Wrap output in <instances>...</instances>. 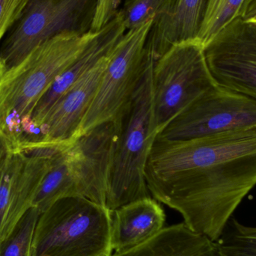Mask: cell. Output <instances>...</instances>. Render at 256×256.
Returning a JSON list of instances; mask_svg holds the SVG:
<instances>
[{
  "instance_id": "obj_1",
  "label": "cell",
  "mask_w": 256,
  "mask_h": 256,
  "mask_svg": "<svg viewBox=\"0 0 256 256\" xmlns=\"http://www.w3.org/2000/svg\"><path fill=\"white\" fill-rule=\"evenodd\" d=\"M146 178L154 200L218 242L256 186V128L178 141L155 138Z\"/></svg>"
},
{
  "instance_id": "obj_20",
  "label": "cell",
  "mask_w": 256,
  "mask_h": 256,
  "mask_svg": "<svg viewBox=\"0 0 256 256\" xmlns=\"http://www.w3.org/2000/svg\"><path fill=\"white\" fill-rule=\"evenodd\" d=\"M42 213L31 208L22 218L18 232L0 248V256H32L33 244Z\"/></svg>"
},
{
  "instance_id": "obj_7",
  "label": "cell",
  "mask_w": 256,
  "mask_h": 256,
  "mask_svg": "<svg viewBox=\"0 0 256 256\" xmlns=\"http://www.w3.org/2000/svg\"><path fill=\"white\" fill-rule=\"evenodd\" d=\"M97 0H31L0 49V74L60 33L91 32Z\"/></svg>"
},
{
  "instance_id": "obj_11",
  "label": "cell",
  "mask_w": 256,
  "mask_h": 256,
  "mask_svg": "<svg viewBox=\"0 0 256 256\" xmlns=\"http://www.w3.org/2000/svg\"><path fill=\"white\" fill-rule=\"evenodd\" d=\"M112 54L68 88L50 110L36 138L20 144L18 149H61L73 143Z\"/></svg>"
},
{
  "instance_id": "obj_17",
  "label": "cell",
  "mask_w": 256,
  "mask_h": 256,
  "mask_svg": "<svg viewBox=\"0 0 256 256\" xmlns=\"http://www.w3.org/2000/svg\"><path fill=\"white\" fill-rule=\"evenodd\" d=\"M78 196H80L78 179L66 147L54 155L50 167L34 196L32 208L42 214L58 200Z\"/></svg>"
},
{
  "instance_id": "obj_26",
  "label": "cell",
  "mask_w": 256,
  "mask_h": 256,
  "mask_svg": "<svg viewBox=\"0 0 256 256\" xmlns=\"http://www.w3.org/2000/svg\"><path fill=\"white\" fill-rule=\"evenodd\" d=\"M246 22H254V24H256V13L252 16V18H250V19L248 20Z\"/></svg>"
},
{
  "instance_id": "obj_22",
  "label": "cell",
  "mask_w": 256,
  "mask_h": 256,
  "mask_svg": "<svg viewBox=\"0 0 256 256\" xmlns=\"http://www.w3.org/2000/svg\"><path fill=\"white\" fill-rule=\"evenodd\" d=\"M31 0H0V40L18 22Z\"/></svg>"
},
{
  "instance_id": "obj_10",
  "label": "cell",
  "mask_w": 256,
  "mask_h": 256,
  "mask_svg": "<svg viewBox=\"0 0 256 256\" xmlns=\"http://www.w3.org/2000/svg\"><path fill=\"white\" fill-rule=\"evenodd\" d=\"M60 149L16 148L0 178V248L32 208L36 192Z\"/></svg>"
},
{
  "instance_id": "obj_3",
  "label": "cell",
  "mask_w": 256,
  "mask_h": 256,
  "mask_svg": "<svg viewBox=\"0 0 256 256\" xmlns=\"http://www.w3.org/2000/svg\"><path fill=\"white\" fill-rule=\"evenodd\" d=\"M154 64V60L149 63L132 100L114 122L117 137L106 202L110 210L150 197L146 168L156 136L152 99Z\"/></svg>"
},
{
  "instance_id": "obj_25",
  "label": "cell",
  "mask_w": 256,
  "mask_h": 256,
  "mask_svg": "<svg viewBox=\"0 0 256 256\" xmlns=\"http://www.w3.org/2000/svg\"><path fill=\"white\" fill-rule=\"evenodd\" d=\"M256 13V0H246L240 18L248 21Z\"/></svg>"
},
{
  "instance_id": "obj_9",
  "label": "cell",
  "mask_w": 256,
  "mask_h": 256,
  "mask_svg": "<svg viewBox=\"0 0 256 256\" xmlns=\"http://www.w3.org/2000/svg\"><path fill=\"white\" fill-rule=\"evenodd\" d=\"M218 85L256 99V24L237 18L204 48Z\"/></svg>"
},
{
  "instance_id": "obj_21",
  "label": "cell",
  "mask_w": 256,
  "mask_h": 256,
  "mask_svg": "<svg viewBox=\"0 0 256 256\" xmlns=\"http://www.w3.org/2000/svg\"><path fill=\"white\" fill-rule=\"evenodd\" d=\"M164 0H126L120 10L126 30L129 31L154 19Z\"/></svg>"
},
{
  "instance_id": "obj_4",
  "label": "cell",
  "mask_w": 256,
  "mask_h": 256,
  "mask_svg": "<svg viewBox=\"0 0 256 256\" xmlns=\"http://www.w3.org/2000/svg\"><path fill=\"white\" fill-rule=\"evenodd\" d=\"M111 212L80 196L58 200L40 216L32 256H110Z\"/></svg>"
},
{
  "instance_id": "obj_6",
  "label": "cell",
  "mask_w": 256,
  "mask_h": 256,
  "mask_svg": "<svg viewBox=\"0 0 256 256\" xmlns=\"http://www.w3.org/2000/svg\"><path fill=\"white\" fill-rule=\"evenodd\" d=\"M153 21L129 30L117 44L74 140L99 124L116 121L132 100L154 60L146 48Z\"/></svg>"
},
{
  "instance_id": "obj_23",
  "label": "cell",
  "mask_w": 256,
  "mask_h": 256,
  "mask_svg": "<svg viewBox=\"0 0 256 256\" xmlns=\"http://www.w3.org/2000/svg\"><path fill=\"white\" fill-rule=\"evenodd\" d=\"M122 0H97L91 32H97L109 24L118 13Z\"/></svg>"
},
{
  "instance_id": "obj_8",
  "label": "cell",
  "mask_w": 256,
  "mask_h": 256,
  "mask_svg": "<svg viewBox=\"0 0 256 256\" xmlns=\"http://www.w3.org/2000/svg\"><path fill=\"white\" fill-rule=\"evenodd\" d=\"M256 128V99L218 85L172 120L156 138L192 140Z\"/></svg>"
},
{
  "instance_id": "obj_24",
  "label": "cell",
  "mask_w": 256,
  "mask_h": 256,
  "mask_svg": "<svg viewBox=\"0 0 256 256\" xmlns=\"http://www.w3.org/2000/svg\"><path fill=\"white\" fill-rule=\"evenodd\" d=\"M16 147L6 132L0 128V178Z\"/></svg>"
},
{
  "instance_id": "obj_18",
  "label": "cell",
  "mask_w": 256,
  "mask_h": 256,
  "mask_svg": "<svg viewBox=\"0 0 256 256\" xmlns=\"http://www.w3.org/2000/svg\"><path fill=\"white\" fill-rule=\"evenodd\" d=\"M245 1L208 0L198 42L204 48L228 24L240 18Z\"/></svg>"
},
{
  "instance_id": "obj_12",
  "label": "cell",
  "mask_w": 256,
  "mask_h": 256,
  "mask_svg": "<svg viewBox=\"0 0 256 256\" xmlns=\"http://www.w3.org/2000/svg\"><path fill=\"white\" fill-rule=\"evenodd\" d=\"M117 130L114 122L99 124L68 146L80 194L106 207Z\"/></svg>"
},
{
  "instance_id": "obj_15",
  "label": "cell",
  "mask_w": 256,
  "mask_h": 256,
  "mask_svg": "<svg viewBox=\"0 0 256 256\" xmlns=\"http://www.w3.org/2000/svg\"><path fill=\"white\" fill-rule=\"evenodd\" d=\"M164 208L148 197L122 206L111 212L110 243L115 254L147 242L164 228Z\"/></svg>"
},
{
  "instance_id": "obj_13",
  "label": "cell",
  "mask_w": 256,
  "mask_h": 256,
  "mask_svg": "<svg viewBox=\"0 0 256 256\" xmlns=\"http://www.w3.org/2000/svg\"><path fill=\"white\" fill-rule=\"evenodd\" d=\"M120 10L90 42L78 60L62 73L38 102L30 117L26 132L39 130L50 110L78 80L112 54L126 33Z\"/></svg>"
},
{
  "instance_id": "obj_2",
  "label": "cell",
  "mask_w": 256,
  "mask_h": 256,
  "mask_svg": "<svg viewBox=\"0 0 256 256\" xmlns=\"http://www.w3.org/2000/svg\"><path fill=\"white\" fill-rule=\"evenodd\" d=\"M97 32L56 34L0 74V128L16 148L40 98L78 60Z\"/></svg>"
},
{
  "instance_id": "obj_19",
  "label": "cell",
  "mask_w": 256,
  "mask_h": 256,
  "mask_svg": "<svg viewBox=\"0 0 256 256\" xmlns=\"http://www.w3.org/2000/svg\"><path fill=\"white\" fill-rule=\"evenodd\" d=\"M216 243L221 256H256V226L232 216Z\"/></svg>"
},
{
  "instance_id": "obj_14",
  "label": "cell",
  "mask_w": 256,
  "mask_h": 256,
  "mask_svg": "<svg viewBox=\"0 0 256 256\" xmlns=\"http://www.w3.org/2000/svg\"><path fill=\"white\" fill-rule=\"evenodd\" d=\"M208 0H164L154 19L146 48L154 60L173 46L198 40Z\"/></svg>"
},
{
  "instance_id": "obj_16",
  "label": "cell",
  "mask_w": 256,
  "mask_h": 256,
  "mask_svg": "<svg viewBox=\"0 0 256 256\" xmlns=\"http://www.w3.org/2000/svg\"><path fill=\"white\" fill-rule=\"evenodd\" d=\"M110 256H221L216 242L184 222L164 227L147 242Z\"/></svg>"
},
{
  "instance_id": "obj_5",
  "label": "cell",
  "mask_w": 256,
  "mask_h": 256,
  "mask_svg": "<svg viewBox=\"0 0 256 256\" xmlns=\"http://www.w3.org/2000/svg\"><path fill=\"white\" fill-rule=\"evenodd\" d=\"M218 86L198 40L173 46L154 61L152 72L154 123L156 135L172 120Z\"/></svg>"
}]
</instances>
